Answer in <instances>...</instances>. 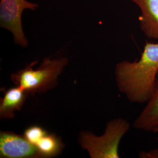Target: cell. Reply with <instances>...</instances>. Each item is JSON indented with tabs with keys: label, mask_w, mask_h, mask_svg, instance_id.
<instances>
[{
	"label": "cell",
	"mask_w": 158,
	"mask_h": 158,
	"mask_svg": "<svg viewBox=\"0 0 158 158\" xmlns=\"http://www.w3.org/2000/svg\"><path fill=\"white\" fill-rule=\"evenodd\" d=\"M158 74V42H147L139 59L120 62L115 68L119 91L130 102L141 104L152 98Z\"/></svg>",
	"instance_id": "cell-1"
},
{
	"label": "cell",
	"mask_w": 158,
	"mask_h": 158,
	"mask_svg": "<svg viewBox=\"0 0 158 158\" xmlns=\"http://www.w3.org/2000/svg\"><path fill=\"white\" fill-rule=\"evenodd\" d=\"M34 64L27 65L11 76L12 81L28 94L44 93L55 87L59 76L68 64V59L66 57L55 59L45 57L35 70L32 68Z\"/></svg>",
	"instance_id": "cell-2"
},
{
	"label": "cell",
	"mask_w": 158,
	"mask_h": 158,
	"mask_svg": "<svg viewBox=\"0 0 158 158\" xmlns=\"http://www.w3.org/2000/svg\"><path fill=\"white\" fill-rule=\"evenodd\" d=\"M130 128V123L124 119H113L108 123L102 136L89 131L81 132L79 143L91 158H119V143Z\"/></svg>",
	"instance_id": "cell-3"
},
{
	"label": "cell",
	"mask_w": 158,
	"mask_h": 158,
	"mask_svg": "<svg viewBox=\"0 0 158 158\" xmlns=\"http://www.w3.org/2000/svg\"><path fill=\"white\" fill-rule=\"evenodd\" d=\"M38 8V4L27 0H0V27L12 34L15 44L23 48L28 46L23 30V12L25 10L35 11Z\"/></svg>",
	"instance_id": "cell-4"
},
{
	"label": "cell",
	"mask_w": 158,
	"mask_h": 158,
	"mask_svg": "<svg viewBox=\"0 0 158 158\" xmlns=\"http://www.w3.org/2000/svg\"><path fill=\"white\" fill-rule=\"evenodd\" d=\"M0 157L41 158L37 147L29 141L25 136L10 131H1Z\"/></svg>",
	"instance_id": "cell-5"
},
{
	"label": "cell",
	"mask_w": 158,
	"mask_h": 158,
	"mask_svg": "<svg viewBox=\"0 0 158 158\" xmlns=\"http://www.w3.org/2000/svg\"><path fill=\"white\" fill-rule=\"evenodd\" d=\"M139 7V22L142 32L148 38L158 42V0H131Z\"/></svg>",
	"instance_id": "cell-6"
},
{
	"label": "cell",
	"mask_w": 158,
	"mask_h": 158,
	"mask_svg": "<svg viewBox=\"0 0 158 158\" xmlns=\"http://www.w3.org/2000/svg\"><path fill=\"white\" fill-rule=\"evenodd\" d=\"M133 127L156 134L158 132V74L152 97L136 118Z\"/></svg>",
	"instance_id": "cell-7"
},
{
	"label": "cell",
	"mask_w": 158,
	"mask_h": 158,
	"mask_svg": "<svg viewBox=\"0 0 158 158\" xmlns=\"http://www.w3.org/2000/svg\"><path fill=\"white\" fill-rule=\"evenodd\" d=\"M28 95L25 91L18 85L6 91L1 99L0 118H13L15 112L21 109Z\"/></svg>",
	"instance_id": "cell-8"
},
{
	"label": "cell",
	"mask_w": 158,
	"mask_h": 158,
	"mask_svg": "<svg viewBox=\"0 0 158 158\" xmlns=\"http://www.w3.org/2000/svg\"><path fill=\"white\" fill-rule=\"evenodd\" d=\"M41 158H52L59 155L64 147L60 138L55 134L43 136L35 145Z\"/></svg>",
	"instance_id": "cell-9"
},
{
	"label": "cell",
	"mask_w": 158,
	"mask_h": 158,
	"mask_svg": "<svg viewBox=\"0 0 158 158\" xmlns=\"http://www.w3.org/2000/svg\"><path fill=\"white\" fill-rule=\"evenodd\" d=\"M47 134V131L41 127L32 125L25 130L23 135L29 141L35 145L36 143Z\"/></svg>",
	"instance_id": "cell-10"
},
{
	"label": "cell",
	"mask_w": 158,
	"mask_h": 158,
	"mask_svg": "<svg viewBox=\"0 0 158 158\" xmlns=\"http://www.w3.org/2000/svg\"><path fill=\"white\" fill-rule=\"evenodd\" d=\"M138 156L140 158H158V147L148 151H141Z\"/></svg>",
	"instance_id": "cell-11"
},
{
	"label": "cell",
	"mask_w": 158,
	"mask_h": 158,
	"mask_svg": "<svg viewBox=\"0 0 158 158\" xmlns=\"http://www.w3.org/2000/svg\"><path fill=\"white\" fill-rule=\"evenodd\" d=\"M156 134H157V138H156V139H157V140L158 141V132Z\"/></svg>",
	"instance_id": "cell-12"
}]
</instances>
